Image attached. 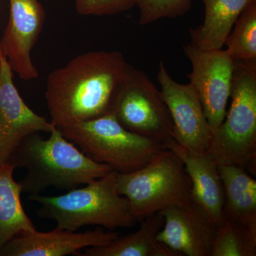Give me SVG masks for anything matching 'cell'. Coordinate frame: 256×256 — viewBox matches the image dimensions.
Listing matches in <instances>:
<instances>
[{
    "label": "cell",
    "instance_id": "cell-1",
    "mask_svg": "<svg viewBox=\"0 0 256 256\" xmlns=\"http://www.w3.org/2000/svg\"><path fill=\"white\" fill-rule=\"evenodd\" d=\"M128 66L120 52L96 50L53 70L45 92L50 122L60 128L111 114Z\"/></svg>",
    "mask_w": 256,
    "mask_h": 256
},
{
    "label": "cell",
    "instance_id": "cell-2",
    "mask_svg": "<svg viewBox=\"0 0 256 256\" xmlns=\"http://www.w3.org/2000/svg\"><path fill=\"white\" fill-rule=\"evenodd\" d=\"M50 133L48 139L38 132L30 134L10 156L14 169L26 170L20 182L22 193L40 194L50 188L69 191L112 171L86 156L55 126Z\"/></svg>",
    "mask_w": 256,
    "mask_h": 256
},
{
    "label": "cell",
    "instance_id": "cell-3",
    "mask_svg": "<svg viewBox=\"0 0 256 256\" xmlns=\"http://www.w3.org/2000/svg\"><path fill=\"white\" fill-rule=\"evenodd\" d=\"M118 174L111 171L102 178L60 196L30 195L41 205L37 215L54 220L56 228L76 232L86 226H99L112 230L130 228L138 220L129 202L118 192Z\"/></svg>",
    "mask_w": 256,
    "mask_h": 256
},
{
    "label": "cell",
    "instance_id": "cell-4",
    "mask_svg": "<svg viewBox=\"0 0 256 256\" xmlns=\"http://www.w3.org/2000/svg\"><path fill=\"white\" fill-rule=\"evenodd\" d=\"M230 97L232 106L206 153L218 164L236 165L255 174L256 60L235 62Z\"/></svg>",
    "mask_w": 256,
    "mask_h": 256
},
{
    "label": "cell",
    "instance_id": "cell-5",
    "mask_svg": "<svg viewBox=\"0 0 256 256\" xmlns=\"http://www.w3.org/2000/svg\"><path fill=\"white\" fill-rule=\"evenodd\" d=\"M58 129L86 156L120 174L141 169L166 149L161 142L128 130L112 114Z\"/></svg>",
    "mask_w": 256,
    "mask_h": 256
},
{
    "label": "cell",
    "instance_id": "cell-6",
    "mask_svg": "<svg viewBox=\"0 0 256 256\" xmlns=\"http://www.w3.org/2000/svg\"><path fill=\"white\" fill-rule=\"evenodd\" d=\"M118 192L141 222L153 214L192 201V182L181 158L165 149L141 169L118 174Z\"/></svg>",
    "mask_w": 256,
    "mask_h": 256
},
{
    "label": "cell",
    "instance_id": "cell-7",
    "mask_svg": "<svg viewBox=\"0 0 256 256\" xmlns=\"http://www.w3.org/2000/svg\"><path fill=\"white\" fill-rule=\"evenodd\" d=\"M111 114L128 130L161 142L166 149L175 141L161 92L144 72L130 64Z\"/></svg>",
    "mask_w": 256,
    "mask_h": 256
},
{
    "label": "cell",
    "instance_id": "cell-8",
    "mask_svg": "<svg viewBox=\"0 0 256 256\" xmlns=\"http://www.w3.org/2000/svg\"><path fill=\"white\" fill-rule=\"evenodd\" d=\"M183 50L192 64L190 84L200 96L213 134L226 114L235 62L222 48L203 50L188 44Z\"/></svg>",
    "mask_w": 256,
    "mask_h": 256
},
{
    "label": "cell",
    "instance_id": "cell-9",
    "mask_svg": "<svg viewBox=\"0 0 256 256\" xmlns=\"http://www.w3.org/2000/svg\"><path fill=\"white\" fill-rule=\"evenodd\" d=\"M158 80L173 124V138L180 146L196 153H205L212 133L200 96L188 82H176L164 62L160 63Z\"/></svg>",
    "mask_w": 256,
    "mask_h": 256
},
{
    "label": "cell",
    "instance_id": "cell-10",
    "mask_svg": "<svg viewBox=\"0 0 256 256\" xmlns=\"http://www.w3.org/2000/svg\"><path fill=\"white\" fill-rule=\"evenodd\" d=\"M9 22L0 41V50L12 70L24 80L38 76L32 50L42 32L45 15L38 0H10Z\"/></svg>",
    "mask_w": 256,
    "mask_h": 256
},
{
    "label": "cell",
    "instance_id": "cell-11",
    "mask_svg": "<svg viewBox=\"0 0 256 256\" xmlns=\"http://www.w3.org/2000/svg\"><path fill=\"white\" fill-rule=\"evenodd\" d=\"M54 124L24 101L13 80V70L0 50V163L8 162L20 142L35 132H50Z\"/></svg>",
    "mask_w": 256,
    "mask_h": 256
},
{
    "label": "cell",
    "instance_id": "cell-12",
    "mask_svg": "<svg viewBox=\"0 0 256 256\" xmlns=\"http://www.w3.org/2000/svg\"><path fill=\"white\" fill-rule=\"evenodd\" d=\"M164 216L158 240L178 256H210L217 226L191 201L159 212Z\"/></svg>",
    "mask_w": 256,
    "mask_h": 256
},
{
    "label": "cell",
    "instance_id": "cell-13",
    "mask_svg": "<svg viewBox=\"0 0 256 256\" xmlns=\"http://www.w3.org/2000/svg\"><path fill=\"white\" fill-rule=\"evenodd\" d=\"M118 234L102 228L76 233L56 228L48 232H26L8 242L2 256H64L80 255L82 249L108 245Z\"/></svg>",
    "mask_w": 256,
    "mask_h": 256
},
{
    "label": "cell",
    "instance_id": "cell-14",
    "mask_svg": "<svg viewBox=\"0 0 256 256\" xmlns=\"http://www.w3.org/2000/svg\"><path fill=\"white\" fill-rule=\"evenodd\" d=\"M182 160L192 182L191 200L220 226L224 222L223 183L218 163L205 153L188 150L174 141L168 146Z\"/></svg>",
    "mask_w": 256,
    "mask_h": 256
},
{
    "label": "cell",
    "instance_id": "cell-15",
    "mask_svg": "<svg viewBox=\"0 0 256 256\" xmlns=\"http://www.w3.org/2000/svg\"><path fill=\"white\" fill-rule=\"evenodd\" d=\"M224 193V220L256 232V181L242 166L218 164Z\"/></svg>",
    "mask_w": 256,
    "mask_h": 256
},
{
    "label": "cell",
    "instance_id": "cell-16",
    "mask_svg": "<svg viewBox=\"0 0 256 256\" xmlns=\"http://www.w3.org/2000/svg\"><path fill=\"white\" fill-rule=\"evenodd\" d=\"M205 16L202 24L190 30L191 44L203 50H222L234 24L254 0H201Z\"/></svg>",
    "mask_w": 256,
    "mask_h": 256
},
{
    "label": "cell",
    "instance_id": "cell-17",
    "mask_svg": "<svg viewBox=\"0 0 256 256\" xmlns=\"http://www.w3.org/2000/svg\"><path fill=\"white\" fill-rule=\"evenodd\" d=\"M137 232L124 237H118L104 246L88 247L84 256H180L161 244L158 234L163 228L164 216L153 214L141 220Z\"/></svg>",
    "mask_w": 256,
    "mask_h": 256
},
{
    "label": "cell",
    "instance_id": "cell-18",
    "mask_svg": "<svg viewBox=\"0 0 256 256\" xmlns=\"http://www.w3.org/2000/svg\"><path fill=\"white\" fill-rule=\"evenodd\" d=\"M14 170L9 162L0 163V250L20 234L36 230L22 204V186Z\"/></svg>",
    "mask_w": 256,
    "mask_h": 256
},
{
    "label": "cell",
    "instance_id": "cell-19",
    "mask_svg": "<svg viewBox=\"0 0 256 256\" xmlns=\"http://www.w3.org/2000/svg\"><path fill=\"white\" fill-rule=\"evenodd\" d=\"M256 256V232L232 220L217 227L210 256Z\"/></svg>",
    "mask_w": 256,
    "mask_h": 256
},
{
    "label": "cell",
    "instance_id": "cell-20",
    "mask_svg": "<svg viewBox=\"0 0 256 256\" xmlns=\"http://www.w3.org/2000/svg\"><path fill=\"white\" fill-rule=\"evenodd\" d=\"M224 45L234 62L256 60V0L242 12Z\"/></svg>",
    "mask_w": 256,
    "mask_h": 256
},
{
    "label": "cell",
    "instance_id": "cell-21",
    "mask_svg": "<svg viewBox=\"0 0 256 256\" xmlns=\"http://www.w3.org/2000/svg\"><path fill=\"white\" fill-rule=\"evenodd\" d=\"M192 0H136L139 23L148 25L164 18L184 16L191 10Z\"/></svg>",
    "mask_w": 256,
    "mask_h": 256
},
{
    "label": "cell",
    "instance_id": "cell-22",
    "mask_svg": "<svg viewBox=\"0 0 256 256\" xmlns=\"http://www.w3.org/2000/svg\"><path fill=\"white\" fill-rule=\"evenodd\" d=\"M75 5L79 14L108 16L132 9L136 0H75Z\"/></svg>",
    "mask_w": 256,
    "mask_h": 256
}]
</instances>
